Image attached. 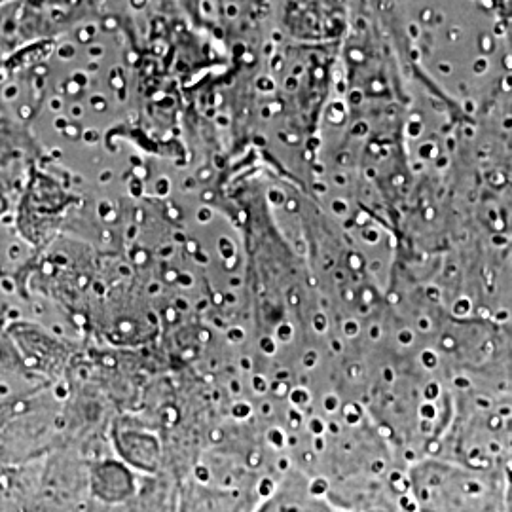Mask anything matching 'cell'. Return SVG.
I'll return each instance as SVG.
<instances>
[{
  "instance_id": "cell-1",
  "label": "cell",
  "mask_w": 512,
  "mask_h": 512,
  "mask_svg": "<svg viewBox=\"0 0 512 512\" xmlns=\"http://www.w3.org/2000/svg\"><path fill=\"white\" fill-rule=\"evenodd\" d=\"M406 478L414 512H507L501 471L429 456L414 461Z\"/></svg>"
},
{
  "instance_id": "cell-2",
  "label": "cell",
  "mask_w": 512,
  "mask_h": 512,
  "mask_svg": "<svg viewBox=\"0 0 512 512\" xmlns=\"http://www.w3.org/2000/svg\"><path fill=\"white\" fill-rule=\"evenodd\" d=\"M255 512H338L315 478L289 465L262 495Z\"/></svg>"
},
{
  "instance_id": "cell-3",
  "label": "cell",
  "mask_w": 512,
  "mask_h": 512,
  "mask_svg": "<svg viewBox=\"0 0 512 512\" xmlns=\"http://www.w3.org/2000/svg\"><path fill=\"white\" fill-rule=\"evenodd\" d=\"M370 6L376 10L378 16H382L385 12H389L391 8V0H370Z\"/></svg>"
},
{
  "instance_id": "cell-4",
  "label": "cell",
  "mask_w": 512,
  "mask_h": 512,
  "mask_svg": "<svg viewBox=\"0 0 512 512\" xmlns=\"http://www.w3.org/2000/svg\"><path fill=\"white\" fill-rule=\"evenodd\" d=\"M338 512H340V511H338Z\"/></svg>"
}]
</instances>
